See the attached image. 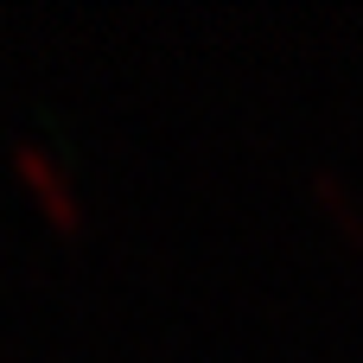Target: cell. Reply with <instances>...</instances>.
Returning a JSON list of instances; mask_svg holds the SVG:
<instances>
[{
    "instance_id": "cell-1",
    "label": "cell",
    "mask_w": 363,
    "mask_h": 363,
    "mask_svg": "<svg viewBox=\"0 0 363 363\" xmlns=\"http://www.w3.org/2000/svg\"><path fill=\"white\" fill-rule=\"evenodd\" d=\"M19 166L32 172V185L45 191V204L57 211V223H77V204H70V185H64V172H57V166L38 153V147H19Z\"/></svg>"
}]
</instances>
